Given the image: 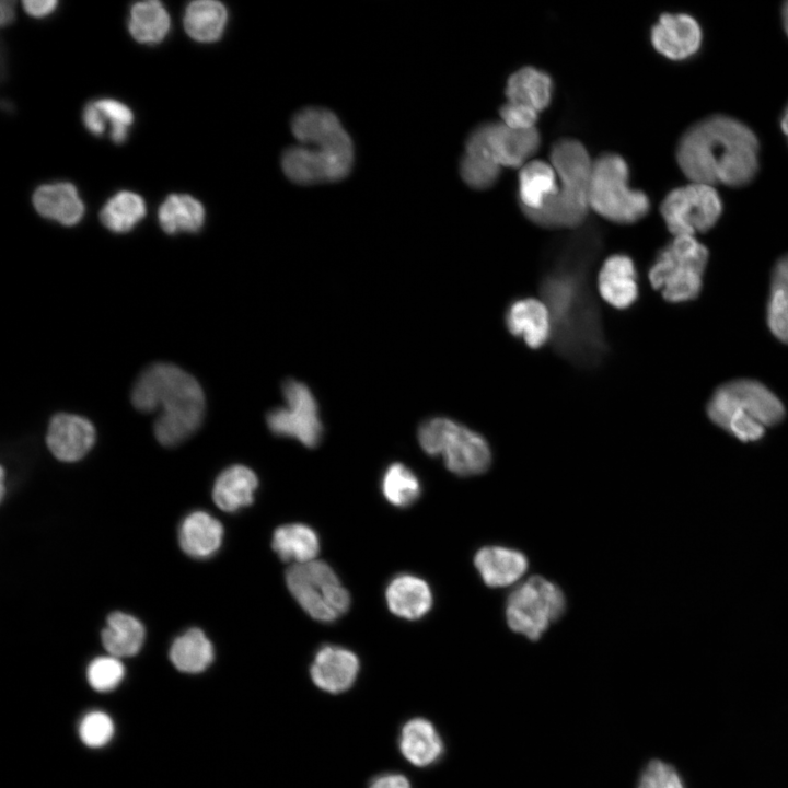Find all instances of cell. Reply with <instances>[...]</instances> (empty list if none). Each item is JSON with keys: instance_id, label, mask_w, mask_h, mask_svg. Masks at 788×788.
<instances>
[{"instance_id": "d6a6232c", "label": "cell", "mask_w": 788, "mask_h": 788, "mask_svg": "<svg viewBox=\"0 0 788 788\" xmlns=\"http://www.w3.org/2000/svg\"><path fill=\"white\" fill-rule=\"evenodd\" d=\"M170 659L179 671L198 673L212 662L213 648L202 630L190 628L173 641Z\"/></svg>"}, {"instance_id": "74e56055", "label": "cell", "mask_w": 788, "mask_h": 788, "mask_svg": "<svg viewBox=\"0 0 788 788\" xmlns=\"http://www.w3.org/2000/svg\"><path fill=\"white\" fill-rule=\"evenodd\" d=\"M100 109L105 125L109 124L111 139L115 143H121L126 140L128 128L132 124L134 115L128 106L115 100H100L94 102Z\"/></svg>"}, {"instance_id": "c3c4849f", "label": "cell", "mask_w": 788, "mask_h": 788, "mask_svg": "<svg viewBox=\"0 0 788 788\" xmlns=\"http://www.w3.org/2000/svg\"><path fill=\"white\" fill-rule=\"evenodd\" d=\"M781 129H783L784 134H785V135L787 136V138H788V105H787V107H786V109H785V112H784V115H783V117H781Z\"/></svg>"}, {"instance_id": "4316f807", "label": "cell", "mask_w": 788, "mask_h": 788, "mask_svg": "<svg viewBox=\"0 0 788 788\" xmlns=\"http://www.w3.org/2000/svg\"><path fill=\"white\" fill-rule=\"evenodd\" d=\"M257 486L256 474L247 466L235 464L222 471L217 477L212 498L221 510L235 512L252 505Z\"/></svg>"}, {"instance_id": "1f68e13d", "label": "cell", "mask_w": 788, "mask_h": 788, "mask_svg": "<svg viewBox=\"0 0 788 788\" xmlns=\"http://www.w3.org/2000/svg\"><path fill=\"white\" fill-rule=\"evenodd\" d=\"M159 223L167 234L197 232L205 221L202 205L189 195H170L159 209Z\"/></svg>"}, {"instance_id": "ee69618b", "label": "cell", "mask_w": 788, "mask_h": 788, "mask_svg": "<svg viewBox=\"0 0 788 788\" xmlns=\"http://www.w3.org/2000/svg\"><path fill=\"white\" fill-rule=\"evenodd\" d=\"M83 123L88 130L95 136H101L105 132L106 125L104 118L94 102L85 106L83 111Z\"/></svg>"}, {"instance_id": "9a60e30c", "label": "cell", "mask_w": 788, "mask_h": 788, "mask_svg": "<svg viewBox=\"0 0 788 788\" xmlns=\"http://www.w3.org/2000/svg\"><path fill=\"white\" fill-rule=\"evenodd\" d=\"M654 49L671 60H684L700 47L702 30L697 21L684 13H663L650 32Z\"/></svg>"}, {"instance_id": "e575fe53", "label": "cell", "mask_w": 788, "mask_h": 788, "mask_svg": "<svg viewBox=\"0 0 788 788\" xmlns=\"http://www.w3.org/2000/svg\"><path fill=\"white\" fill-rule=\"evenodd\" d=\"M146 216L143 199L131 192H120L103 207L100 218L115 233L130 231Z\"/></svg>"}, {"instance_id": "8992f818", "label": "cell", "mask_w": 788, "mask_h": 788, "mask_svg": "<svg viewBox=\"0 0 788 788\" xmlns=\"http://www.w3.org/2000/svg\"><path fill=\"white\" fill-rule=\"evenodd\" d=\"M629 170L625 159L614 152L599 155L592 164L589 205L604 219L631 224L650 209L648 196L628 184Z\"/></svg>"}, {"instance_id": "f35d334b", "label": "cell", "mask_w": 788, "mask_h": 788, "mask_svg": "<svg viewBox=\"0 0 788 788\" xmlns=\"http://www.w3.org/2000/svg\"><path fill=\"white\" fill-rule=\"evenodd\" d=\"M637 788H686L680 773L660 760L650 761L642 770Z\"/></svg>"}, {"instance_id": "277c9868", "label": "cell", "mask_w": 788, "mask_h": 788, "mask_svg": "<svg viewBox=\"0 0 788 788\" xmlns=\"http://www.w3.org/2000/svg\"><path fill=\"white\" fill-rule=\"evenodd\" d=\"M134 406L143 413L160 409L154 422L157 440L174 447L189 438L200 426L205 397L194 376L171 363L147 368L131 391Z\"/></svg>"}, {"instance_id": "ab89813d", "label": "cell", "mask_w": 788, "mask_h": 788, "mask_svg": "<svg viewBox=\"0 0 788 788\" xmlns=\"http://www.w3.org/2000/svg\"><path fill=\"white\" fill-rule=\"evenodd\" d=\"M81 740L89 746L99 748L106 744L114 733L112 719L102 711L86 715L80 723Z\"/></svg>"}, {"instance_id": "7dc6e473", "label": "cell", "mask_w": 788, "mask_h": 788, "mask_svg": "<svg viewBox=\"0 0 788 788\" xmlns=\"http://www.w3.org/2000/svg\"><path fill=\"white\" fill-rule=\"evenodd\" d=\"M14 19V2L12 1H1V25L5 26L12 22Z\"/></svg>"}, {"instance_id": "ba28073f", "label": "cell", "mask_w": 788, "mask_h": 788, "mask_svg": "<svg viewBox=\"0 0 788 788\" xmlns=\"http://www.w3.org/2000/svg\"><path fill=\"white\" fill-rule=\"evenodd\" d=\"M708 255V250L694 236H674L649 268L651 286L669 302L695 299L702 289Z\"/></svg>"}, {"instance_id": "4fadbf2b", "label": "cell", "mask_w": 788, "mask_h": 788, "mask_svg": "<svg viewBox=\"0 0 788 788\" xmlns=\"http://www.w3.org/2000/svg\"><path fill=\"white\" fill-rule=\"evenodd\" d=\"M285 405L266 416L269 430L279 437L292 438L308 448L316 447L323 434L316 399L304 383L287 380L282 384Z\"/></svg>"}, {"instance_id": "52a82bcc", "label": "cell", "mask_w": 788, "mask_h": 788, "mask_svg": "<svg viewBox=\"0 0 788 788\" xmlns=\"http://www.w3.org/2000/svg\"><path fill=\"white\" fill-rule=\"evenodd\" d=\"M417 438L427 454L442 456L447 468L455 475L482 474L490 465L491 452L485 438L450 418L425 420Z\"/></svg>"}, {"instance_id": "83f0119b", "label": "cell", "mask_w": 788, "mask_h": 788, "mask_svg": "<svg viewBox=\"0 0 788 788\" xmlns=\"http://www.w3.org/2000/svg\"><path fill=\"white\" fill-rule=\"evenodd\" d=\"M501 167L489 155L478 126L465 141L464 154L460 161V175L473 189L485 190L499 179Z\"/></svg>"}, {"instance_id": "ffe728a7", "label": "cell", "mask_w": 788, "mask_h": 788, "mask_svg": "<svg viewBox=\"0 0 788 788\" xmlns=\"http://www.w3.org/2000/svg\"><path fill=\"white\" fill-rule=\"evenodd\" d=\"M474 565L484 582L491 588L506 587L521 578L528 559L519 551L502 546H485L475 557Z\"/></svg>"}, {"instance_id": "30bf717a", "label": "cell", "mask_w": 788, "mask_h": 788, "mask_svg": "<svg viewBox=\"0 0 788 788\" xmlns=\"http://www.w3.org/2000/svg\"><path fill=\"white\" fill-rule=\"evenodd\" d=\"M566 600L563 591L543 577H531L514 589L506 604L509 627L530 640H537L552 622L564 613Z\"/></svg>"}, {"instance_id": "f1b7e54d", "label": "cell", "mask_w": 788, "mask_h": 788, "mask_svg": "<svg viewBox=\"0 0 788 788\" xmlns=\"http://www.w3.org/2000/svg\"><path fill=\"white\" fill-rule=\"evenodd\" d=\"M271 546L282 560L304 564L314 560L318 554L320 540L309 525L291 523L275 530Z\"/></svg>"}, {"instance_id": "7bdbcfd3", "label": "cell", "mask_w": 788, "mask_h": 788, "mask_svg": "<svg viewBox=\"0 0 788 788\" xmlns=\"http://www.w3.org/2000/svg\"><path fill=\"white\" fill-rule=\"evenodd\" d=\"M772 292H780L788 296V255L783 256L775 265L772 273Z\"/></svg>"}, {"instance_id": "f907efd6", "label": "cell", "mask_w": 788, "mask_h": 788, "mask_svg": "<svg viewBox=\"0 0 788 788\" xmlns=\"http://www.w3.org/2000/svg\"><path fill=\"white\" fill-rule=\"evenodd\" d=\"M4 495V470L1 468V498H3Z\"/></svg>"}, {"instance_id": "5bb4252c", "label": "cell", "mask_w": 788, "mask_h": 788, "mask_svg": "<svg viewBox=\"0 0 788 788\" xmlns=\"http://www.w3.org/2000/svg\"><path fill=\"white\" fill-rule=\"evenodd\" d=\"M478 128L489 155L500 167L521 169L541 144V135L535 127L512 129L500 120L482 123Z\"/></svg>"}, {"instance_id": "f546056e", "label": "cell", "mask_w": 788, "mask_h": 788, "mask_svg": "<svg viewBox=\"0 0 788 788\" xmlns=\"http://www.w3.org/2000/svg\"><path fill=\"white\" fill-rule=\"evenodd\" d=\"M227 21L225 7L221 2L212 0L189 3L184 15L186 33L200 43L217 42L224 32Z\"/></svg>"}, {"instance_id": "60d3db41", "label": "cell", "mask_w": 788, "mask_h": 788, "mask_svg": "<svg viewBox=\"0 0 788 788\" xmlns=\"http://www.w3.org/2000/svg\"><path fill=\"white\" fill-rule=\"evenodd\" d=\"M767 324L780 341L788 344V296L772 292L767 305Z\"/></svg>"}, {"instance_id": "7c38bea8", "label": "cell", "mask_w": 788, "mask_h": 788, "mask_svg": "<svg viewBox=\"0 0 788 788\" xmlns=\"http://www.w3.org/2000/svg\"><path fill=\"white\" fill-rule=\"evenodd\" d=\"M660 211L674 236H694L716 224L722 204L712 186L691 183L671 190L663 199Z\"/></svg>"}, {"instance_id": "ac0fdd59", "label": "cell", "mask_w": 788, "mask_h": 788, "mask_svg": "<svg viewBox=\"0 0 788 788\" xmlns=\"http://www.w3.org/2000/svg\"><path fill=\"white\" fill-rule=\"evenodd\" d=\"M508 331L532 349L542 347L552 337V320L543 301L533 298L514 300L507 309Z\"/></svg>"}, {"instance_id": "cb8c5ba5", "label": "cell", "mask_w": 788, "mask_h": 788, "mask_svg": "<svg viewBox=\"0 0 788 788\" xmlns=\"http://www.w3.org/2000/svg\"><path fill=\"white\" fill-rule=\"evenodd\" d=\"M553 90V79L547 72L525 66L509 76L505 94L507 102L523 104L541 113L551 105Z\"/></svg>"}, {"instance_id": "7a4b0ae2", "label": "cell", "mask_w": 788, "mask_h": 788, "mask_svg": "<svg viewBox=\"0 0 788 788\" xmlns=\"http://www.w3.org/2000/svg\"><path fill=\"white\" fill-rule=\"evenodd\" d=\"M677 163L692 183L741 186L758 167V142L741 121L715 115L692 126L676 151Z\"/></svg>"}, {"instance_id": "484cf974", "label": "cell", "mask_w": 788, "mask_h": 788, "mask_svg": "<svg viewBox=\"0 0 788 788\" xmlns=\"http://www.w3.org/2000/svg\"><path fill=\"white\" fill-rule=\"evenodd\" d=\"M399 749L409 763L417 767H425L440 758L443 753V742L429 720L414 718L402 728Z\"/></svg>"}, {"instance_id": "6da1fadb", "label": "cell", "mask_w": 788, "mask_h": 788, "mask_svg": "<svg viewBox=\"0 0 788 788\" xmlns=\"http://www.w3.org/2000/svg\"><path fill=\"white\" fill-rule=\"evenodd\" d=\"M601 246L594 229H584L557 244L540 281L542 301L552 320L555 350L579 368H594L607 346L590 282L591 266Z\"/></svg>"}, {"instance_id": "44dd1931", "label": "cell", "mask_w": 788, "mask_h": 788, "mask_svg": "<svg viewBox=\"0 0 788 788\" xmlns=\"http://www.w3.org/2000/svg\"><path fill=\"white\" fill-rule=\"evenodd\" d=\"M558 176L551 163L531 160L519 171L518 200L522 212L537 211L558 193Z\"/></svg>"}, {"instance_id": "8d00e7d4", "label": "cell", "mask_w": 788, "mask_h": 788, "mask_svg": "<svg viewBox=\"0 0 788 788\" xmlns=\"http://www.w3.org/2000/svg\"><path fill=\"white\" fill-rule=\"evenodd\" d=\"M124 665L113 656L94 659L86 672L90 685L100 692L115 688L124 677Z\"/></svg>"}, {"instance_id": "b9f144b4", "label": "cell", "mask_w": 788, "mask_h": 788, "mask_svg": "<svg viewBox=\"0 0 788 788\" xmlns=\"http://www.w3.org/2000/svg\"><path fill=\"white\" fill-rule=\"evenodd\" d=\"M538 112L534 108L512 102H506L499 108L501 121L512 129H531L535 127Z\"/></svg>"}, {"instance_id": "f6af8a7d", "label": "cell", "mask_w": 788, "mask_h": 788, "mask_svg": "<svg viewBox=\"0 0 788 788\" xmlns=\"http://www.w3.org/2000/svg\"><path fill=\"white\" fill-rule=\"evenodd\" d=\"M369 788H412V786L405 776L390 773L376 777Z\"/></svg>"}, {"instance_id": "681fc988", "label": "cell", "mask_w": 788, "mask_h": 788, "mask_svg": "<svg viewBox=\"0 0 788 788\" xmlns=\"http://www.w3.org/2000/svg\"><path fill=\"white\" fill-rule=\"evenodd\" d=\"M781 14H783L784 27H785V31H786V33H787V35H788V1L784 4L783 10H781Z\"/></svg>"}, {"instance_id": "9c48e42d", "label": "cell", "mask_w": 788, "mask_h": 788, "mask_svg": "<svg viewBox=\"0 0 788 788\" xmlns=\"http://www.w3.org/2000/svg\"><path fill=\"white\" fill-rule=\"evenodd\" d=\"M288 590L314 619L334 622L350 605V595L335 571L324 561L292 565L286 573Z\"/></svg>"}, {"instance_id": "836d02e7", "label": "cell", "mask_w": 788, "mask_h": 788, "mask_svg": "<svg viewBox=\"0 0 788 788\" xmlns=\"http://www.w3.org/2000/svg\"><path fill=\"white\" fill-rule=\"evenodd\" d=\"M131 36L142 44L162 42L170 30V16L163 4L155 0L132 5L129 19Z\"/></svg>"}, {"instance_id": "d4e9b609", "label": "cell", "mask_w": 788, "mask_h": 788, "mask_svg": "<svg viewBox=\"0 0 788 788\" xmlns=\"http://www.w3.org/2000/svg\"><path fill=\"white\" fill-rule=\"evenodd\" d=\"M222 524L205 511H195L182 522L178 541L190 557L204 559L212 556L221 546Z\"/></svg>"}, {"instance_id": "5b68a950", "label": "cell", "mask_w": 788, "mask_h": 788, "mask_svg": "<svg viewBox=\"0 0 788 788\" xmlns=\"http://www.w3.org/2000/svg\"><path fill=\"white\" fill-rule=\"evenodd\" d=\"M551 164L558 176V193L537 211L523 215L534 224L546 229H572L587 219L589 186L593 161L577 139L561 138L551 148Z\"/></svg>"}, {"instance_id": "d590c367", "label": "cell", "mask_w": 788, "mask_h": 788, "mask_svg": "<svg viewBox=\"0 0 788 788\" xmlns=\"http://www.w3.org/2000/svg\"><path fill=\"white\" fill-rule=\"evenodd\" d=\"M381 489L385 499L395 507L406 508L420 496L418 477L402 463H393L383 473Z\"/></svg>"}, {"instance_id": "d6986e66", "label": "cell", "mask_w": 788, "mask_h": 788, "mask_svg": "<svg viewBox=\"0 0 788 788\" xmlns=\"http://www.w3.org/2000/svg\"><path fill=\"white\" fill-rule=\"evenodd\" d=\"M598 289L610 305L621 310L629 308L638 298L637 271L633 259L625 254L607 257L598 276Z\"/></svg>"}, {"instance_id": "8fae6325", "label": "cell", "mask_w": 788, "mask_h": 788, "mask_svg": "<svg viewBox=\"0 0 788 788\" xmlns=\"http://www.w3.org/2000/svg\"><path fill=\"white\" fill-rule=\"evenodd\" d=\"M708 417L723 429L732 417H750L765 428L783 420L785 408L779 398L764 384L739 379L719 386L707 406Z\"/></svg>"}, {"instance_id": "bcb514c9", "label": "cell", "mask_w": 788, "mask_h": 788, "mask_svg": "<svg viewBox=\"0 0 788 788\" xmlns=\"http://www.w3.org/2000/svg\"><path fill=\"white\" fill-rule=\"evenodd\" d=\"M58 4L55 0H43V1H23L24 10L34 18H43L50 14L56 5Z\"/></svg>"}, {"instance_id": "3957f363", "label": "cell", "mask_w": 788, "mask_h": 788, "mask_svg": "<svg viewBox=\"0 0 788 788\" xmlns=\"http://www.w3.org/2000/svg\"><path fill=\"white\" fill-rule=\"evenodd\" d=\"M300 142L281 155L285 175L301 185L335 182L347 176L354 161L352 141L338 117L323 107H305L291 119Z\"/></svg>"}, {"instance_id": "7402d4cb", "label": "cell", "mask_w": 788, "mask_h": 788, "mask_svg": "<svg viewBox=\"0 0 788 788\" xmlns=\"http://www.w3.org/2000/svg\"><path fill=\"white\" fill-rule=\"evenodd\" d=\"M386 603L391 612L406 619H419L432 606V593L429 584L413 575H399L391 580L385 591Z\"/></svg>"}, {"instance_id": "2e32d148", "label": "cell", "mask_w": 788, "mask_h": 788, "mask_svg": "<svg viewBox=\"0 0 788 788\" xmlns=\"http://www.w3.org/2000/svg\"><path fill=\"white\" fill-rule=\"evenodd\" d=\"M95 442L90 420L73 414H57L48 425L46 443L55 457L63 462L82 459Z\"/></svg>"}, {"instance_id": "e0dca14e", "label": "cell", "mask_w": 788, "mask_h": 788, "mask_svg": "<svg viewBox=\"0 0 788 788\" xmlns=\"http://www.w3.org/2000/svg\"><path fill=\"white\" fill-rule=\"evenodd\" d=\"M358 657L349 649L327 645L315 653L310 668L313 683L324 692L343 693L355 683L359 673Z\"/></svg>"}, {"instance_id": "603a6c76", "label": "cell", "mask_w": 788, "mask_h": 788, "mask_svg": "<svg viewBox=\"0 0 788 788\" xmlns=\"http://www.w3.org/2000/svg\"><path fill=\"white\" fill-rule=\"evenodd\" d=\"M36 211L63 225H74L83 217L84 205L70 183L43 185L33 195Z\"/></svg>"}, {"instance_id": "4dcf8cb0", "label": "cell", "mask_w": 788, "mask_h": 788, "mask_svg": "<svg viewBox=\"0 0 788 788\" xmlns=\"http://www.w3.org/2000/svg\"><path fill=\"white\" fill-rule=\"evenodd\" d=\"M144 627L136 617L114 612L107 617L102 630V642L113 657H131L139 652L144 641Z\"/></svg>"}]
</instances>
